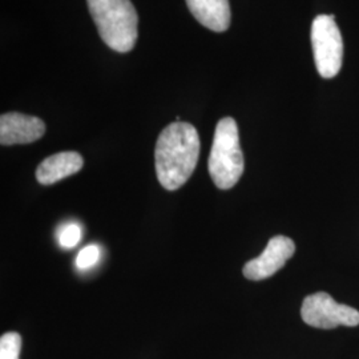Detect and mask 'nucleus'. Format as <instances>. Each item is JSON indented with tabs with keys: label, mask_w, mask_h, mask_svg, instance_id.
<instances>
[{
	"label": "nucleus",
	"mask_w": 359,
	"mask_h": 359,
	"mask_svg": "<svg viewBox=\"0 0 359 359\" xmlns=\"http://www.w3.org/2000/svg\"><path fill=\"white\" fill-rule=\"evenodd\" d=\"M200 154V137L197 129L189 123L176 121L160 133L154 163L158 182L167 191H177L196 169Z\"/></svg>",
	"instance_id": "obj_1"
},
{
	"label": "nucleus",
	"mask_w": 359,
	"mask_h": 359,
	"mask_svg": "<svg viewBox=\"0 0 359 359\" xmlns=\"http://www.w3.org/2000/svg\"><path fill=\"white\" fill-rule=\"evenodd\" d=\"M90 16L104 43L114 51L133 50L139 16L130 0H87Z\"/></svg>",
	"instance_id": "obj_2"
},
{
	"label": "nucleus",
	"mask_w": 359,
	"mask_h": 359,
	"mask_svg": "<svg viewBox=\"0 0 359 359\" xmlns=\"http://www.w3.org/2000/svg\"><path fill=\"white\" fill-rule=\"evenodd\" d=\"M244 168L237 123L231 117H224L215 130L208 163L209 175L218 189L228 191L241 179Z\"/></svg>",
	"instance_id": "obj_3"
},
{
	"label": "nucleus",
	"mask_w": 359,
	"mask_h": 359,
	"mask_svg": "<svg viewBox=\"0 0 359 359\" xmlns=\"http://www.w3.org/2000/svg\"><path fill=\"white\" fill-rule=\"evenodd\" d=\"M311 44L318 74L325 79L337 76L342 67L344 41L333 15H320L313 20Z\"/></svg>",
	"instance_id": "obj_4"
},
{
	"label": "nucleus",
	"mask_w": 359,
	"mask_h": 359,
	"mask_svg": "<svg viewBox=\"0 0 359 359\" xmlns=\"http://www.w3.org/2000/svg\"><path fill=\"white\" fill-rule=\"evenodd\" d=\"M301 316L305 323L317 329L337 326H358L359 311L347 305L337 304L327 293H316L304 299Z\"/></svg>",
	"instance_id": "obj_5"
},
{
	"label": "nucleus",
	"mask_w": 359,
	"mask_h": 359,
	"mask_svg": "<svg viewBox=\"0 0 359 359\" xmlns=\"http://www.w3.org/2000/svg\"><path fill=\"white\" fill-rule=\"evenodd\" d=\"M295 252L293 240L285 236H276L270 238L265 250L259 256L245 264V277L252 281L266 280L283 268L287 259H290Z\"/></svg>",
	"instance_id": "obj_6"
},
{
	"label": "nucleus",
	"mask_w": 359,
	"mask_h": 359,
	"mask_svg": "<svg viewBox=\"0 0 359 359\" xmlns=\"http://www.w3.org/2000/svg\"><path fill=\"white\" fill-rule=\"evenodd\" d=\"M46 133V124L35 116L18 112L4 114L0 117L1 145H16L36 142Z\"/></svg>",
	"instance_id": "obj_7"
},
{
	"label": "nucleus",
	"mask_w": 359,
	"mask_h": 359,
	"mask_svg": "<svg viewBox=\"0 0 359 359\" xmlns=\"http://www.w3.org/2000/svg\"><path fill=\"white\" fill-rule=\"evenodd\" d=\"M83 165L81 154L74 151L52 154L40 163L36 169V180L41 185H52L80 172Z\"/></svg>",
	"instance_id": "obj_8"
},
{
	"label": "nucleus",
	"mask_w": 359,
	"mask_h": 359,
	"mask_svg": "<svg viewBox=\"0 0 359 359\" xmlns=\"http://www.w3.org/2000/svg\"><path fill=\"white\" fill-rule=\"evenodd\" d=\"M194 19L213 32H225L231 27L229 0H187Z\"/></svg>",
	"instance_id": "obj_9"
},
{
	"label": "nucleus",
	"mask_w": 359,
	"mask_h": 359,
	"mask_svg": "<svg viewBox=\"0 0 359 359\" xmlns=\"http://www.w3.org/2000/svg\"><path fill=\"white\" fill-rule=\"evenodd\" d=\"M22 350L20 334L6 333L0 338V359H19Z\"/></svg>",
	"instance_id": "obj_10"
},
{
	"label": "nucleus",
	"mask_w": 359,
	"mask_h": 359,
	"mask_svg": "<svg viewBox=\"0 0 359 359\" xmlns=\"http://www.w3.org/2000/svg\"><path fill=\"white\" fill-rule=\"evenodd\" d=\"M81 237H83L81 226L76 222H69L60 229L59 244L65 249H71V248H75L81 241Z\"/></svg>",
	"instance_id": "obj_11"
},
{
	"label": "nucleus",
	"mask_w": 359,
	"mask_h": 359,
	"mask_svg": "<svg viewBox=\"0 0 359 359\" xmlns=\"http://www.w3.org/2000/svg\"><path fill=\"white\" fill-rule=\"evenodd\" d=\"M102 250L99 245L90 244L83 248L76 257V266L80 270H87L93 268L100 259Z\"/></svg>",
	"instance_id": "obj_12"
}]
</instances>
